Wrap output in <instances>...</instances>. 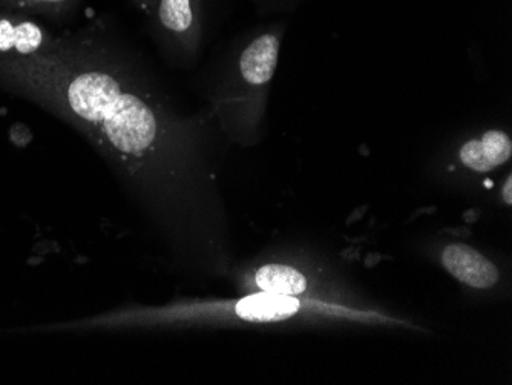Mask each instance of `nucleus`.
<instances>
[{
	"label": "nucleus",
	"instance_id": "f257e3e1",
	"mask_svg": "<svg viewBox=\"0 0 512 385\" xmlns=\"http://www.w3.org/2000/svg\"><path fill=\"white\" fill-rule=\"evenodd\" d=\"M60 37L30 19L0 11V65L25 80L56 53Z\"/></svg>",
	"mask_w": 512,
	"mask_h": 385
},
{
	"label": "nucleus",
	"instance_id": "f03ea898",
	"mask_svg": "<svg viewBox=\"0 0 512 385\" xmlns=\"http://www.w3.org/2000/svg\"><path fill=\"white\" fill-rule=\"evenodd\" d=\"M445 269L460 283L490 289L499 281V270L488 258L465 244H451L442 254Z\"/></svg>",
	"mask_w": 512,
	"mask_h": 385
},
{
	"label": "nucleus",
	"instance_id": "7ed1b4c3",
	"mask_svg": "<svg viewBox=\"0 0 512 385\" xmlns=\"http://www.w3.org/2000/svg\"><path fill=\"white\" fill-rule=\"evenodd\" d=\"M200 0H154L146 16L152 17L158 33L189 42L198 31Z\"/></svg>",
	"mask_w": 512,
	"mask_h": 385
},
{
	"label": "nucleus",
	"instance_id": "20e7f679",
	"mask_svg": "<svg viewBox=\"0 0 512 385\" xmlns=\"http://www.w3.org/2000/svg\"><path fill=\"white\" fill-rule=\"evenodd\" d=\"M279 56V39L264 33L244 48L240 57V73L246 85L261 88L272 80Z\"/></svg>",
	"mask_w": 512,
	"mask_h": 385
},
{
	"label": "nucleus",
	"instance_id": "39448f33",
	"mask_svg": "<svg viewBox=\"0 0 512 385\" xmlns=\"http://www.w3.org/2000/svg\"><path fill=\"white\" fill-rule=\"evenodd\" d=\"M512 155V143L502 131H488L482 139L470 140L460 149V160L476 172H490L508 162Z\"/></svg>",
	"mask_w": 512,
	"mask_h": 385
},
{
	"label": "nucleus",
	"instance_id": "423d86ee",
	"mask_svg": "<svg viewBox=\"0 0 512 385\" xmlns=\"http://www.w3.org/2000/svg\"><path fill=\"white\" fill-rule=\"evenodd\" d=\"M299 310V301L295 297L273 295V293H258L238 301L235 312L246 321H283L295 315Z\"/></svg>",
	"mask_w": 512,
	"mask_h": 385
},
{
	"label": "nucleus",
	"instance_id": "0eeeda50",
	"mask_svg": "<svg viewBox=\"0 0 512 385\" xmlns=\"http://www.w3.org/2000/svg\"><path fill=\"white\" fill-rule=\"evenodd\" d=\"M256 284L263 292L284 297H296L301 295L307 287L306 277L283 264H267L256 272Z\"/></svg>",
	"mask_w": 512,
	"mask_h": 385
},
{
	"label": "nucleus",
	"instance_id": "6e6552de",
	"mask_svg": "<svg viewBox=\"0 0 512 385\" xmlns=\"http://www.w3.org/2000/svg\"><path fill=\"white\" fill-rule=\"evenodd\" d=\"M0 4L10 5L13 8H31V10L66 14L76 10L82 4V0H0Z\"/></svg>",
	"mask_w": 512,
	"mask_h": 385
},
{
	"label": "nucleus",
	"instance_id": "1a4fd4ad",
	"mask_svg": "<svg viewBox=\"0 0 512 385\" xmlns=\"http://www.w3.org/2000/svg\"><path fill=\"white\" fill-rule=\"evenodd\" d=\"M503 198H505L506 203L508 205H511L512 203V177L509 175L508 178H506L505 186H503Z\"/></svg>",
	"mask_w": 512,
	"mask_h": 385
}]
</instances>
